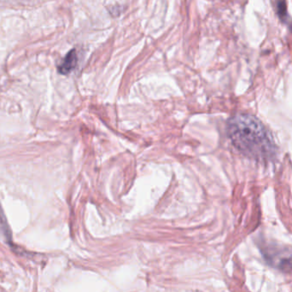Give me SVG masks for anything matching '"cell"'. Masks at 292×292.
I'll use <instances>...</instances> for the list:
<instances>
[{
  "label": "cell",
  "mask_w": 292,
  "mask_h": 292,
  "mask_svg": "<svg viewBox=\"0 0 292 292\" xmlns=\"http://www.w3.org/2000/svg\"><path fill=\"white\" fill-rule=\"evenodd\" d=\"M228 131L234 146L247 157L267 160L275 153V145L270 133L253 116L239 114L231 118Z\"/></svg>",
  "instance_id": "obj_1"
},
{
  "label": "cell",
  "mask_w": 292,
  "mask_h": 292,
  "mask_svg": "<svg viewBox=\"0 0 292 292\" xmlns=\"http://www.w3.org/2000/svg\"><path fill=\"white\" fill-rule=\"evenodd\" d=\"M77 64V54L75 50H71L66 55L63 61L58 66V72L61 74H68L74 70Z\"/></svg>",
  "instance_id": "obj_2"
},
{
  "label": "cell",
  "mask_w": 292,
  "mask_h": 292,
  "mask_svg": "<svg viewBox=\"0 0 292 292\" xmlns=\"http://www.w3.org/2000/svg\"><path fill=\"white\" fill-rule=\"evenodd\" d=\"M277 8H278L279 16L284 20L286 17V0H278L277 1Z\"/></svg>",
  "instance_id": "obj_3"
}]
</instances>
